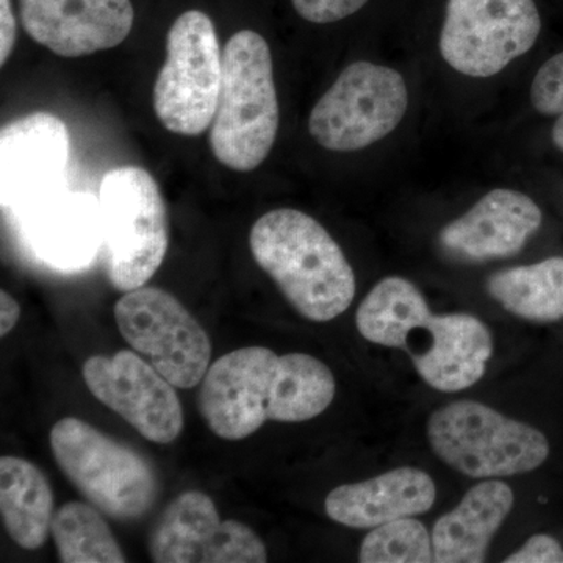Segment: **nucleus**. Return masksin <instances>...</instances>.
I'll return each mask as SVG.
<instances>
[{"mask_svg":"<svg viewBox=\"0 0 563 563\" xmlns=\"http://www.w3.org/2000/svg\"><path fill=\"white\" fill-rule=\"evenodd\" d=\"M21 317V307L16 299L7 291H0V336L13 331Z\"/></svg>","mask_w":563,"mask_h":563,"instance_id":"obj_28","label":"nucleus"},{"mask_svg":"<svg viewBox=\"0 0 563 563\" xmlns=\"http://www.w3.org/2000/svg\"><path fill=\"white\" fill-rule=\"evenodd\" d=\"M487 290L507 312L528 321L563 318V257L492 274Z\"/></svg>","mask_w":563,"mask_h":563,"instance_id":"obj_21","label":"nucleus"},{"mask_svg":"<svg viewBox=\"0 0 563 563\" xmlns=\"http://www.w3.org/2000/svg\"><path fill=\"white\" fill-rule=\"evenodd\" d=\"M70 157L68 128L60 118L36 111L0 132L2 206L22 213L62 190Z\"/></svg>","mask_w":563,"mask_h":563,"instance_id":"obj_14","label":"nucleus"},{"mask_svg":"<svg viewBox=\"0 0 563 563\" xmlns=\"http://www.w3.org/2000/svg\"><path fill=\"white\" fill-rule=\"evenodd\" d=\"M18 22L11 0H0V65H5L14 49Z\"/></svg>","mask_w":563,"mask_h":563,"instance_id":"obj_27","label":"nucleus"},{"mask_svg":"<svg viewBox=\"0 0 563 563\" xmlns=\"http://www.w3.org/2000/svg\"><path fill=\"white\" fill-rule=\"evenodd\" d=\"M335 391L331 368L313 355L247 346L207 369L198 406L214 435L236 442L266 421L313 420L331 406Z\"/></svg>","mask_w":563,"mask_h":563,"instance_id":"obj_1","label":"nucleus"},{"mask_svg":"<svg viewBox=\"0 0 563 563\" xmlns=\"http://www.w3.org/2000/svg\"><path fill=\"white\" fill-rule=\"evenodd\" d=\"M22 27L65 58L120 46L135 20L131 0H20Z\"/></svg>","mask_w":563,"mask_h":563,"instance_id":"obj_15","label":"nucleus"},{"mask_svg":"<svg viewBox=\"0 0 563 563\" xmlns=\"http://www.w3.org/2000/svg\"><path fill=\"white\" fill-rule=\"evenodd\" d=\"M114 320L122 339L174 387L188 390L202 383L210 368L209 333L172 292L128 291L114 306Z\"/></svg>","mask_w":563,"mask_h":563,"instance_id":"obj_10","label":"nucleus"},{"mask_svg":"<svg viewBox=\"0 0 563 563\" xmlns=\"http://www.w3.org/2000/svg\"><path fill=\"white\" fill-rule=\"evenodd\" d=\"M358 561L362 563H432V533L412 517L373 528L363 539Z\"/></svg>","mask_w":563,"mask_h":563,"instance_id":"obj_23","label":"nucleus"},{"mask_svg":"<svg viewBox=\"0 0 563 563\" xmlns=\"http://www.w3.org/2000/svg\"><path fill=\"white\" fill-rule=\"evenodd\" d=\"M152 562L265 563L268 551L254 529L221 520L202 492H185L161 515L150 537Z\"/></svg>","mask_w":563,"mask_h":563,"instance_id":"obj_12","label":"nucleus"},{"mask_svg":"<svg viewBox=\"0 0 563 563\" xmlns=\"http://www.w3.org/2000/svg\"><path fill=\"white\" fill-rule=\"evenodd\" d=\"M250 246L257 265L307 320L332 321L350 309L354 269L314 218L295 209L268 211L252 225Z\"/></svg>","mask_w":563,"mask_h":563,"instance_id":"obj_3","label":"nucleus"},{"mask_svg":"<svg viewBox=\"0 0 563 563\" xmlns=\"http://www.w3.org/2000/svg\"><path fill=\"white\" fill-rule=\"evenodd\" d=\"M512 488L498 479H484L463 496L454 510L443 515L432 531L437 563H481L493 537L512 512Z\"/></svg>","mask_w":563,"mask_h":563,"instance_id":"obj_19","label":"nucleus"},{"mask_svg":"<svg viewBox=\"0 0 563 563\" xmlns=\"http://www.w3.org/2000/svg\"><path fill=\"white\" fill-rule=\"evenodd\" d=\"M542 220V210L529 196L498 188L474 203L463 217L444 225L439 242L457 261H498L523 250Z\"/></svg>","mask_w":563,"mask_h":563,"instance_id":"obj_16","label":"nucleus"},{"mask_svg":"<svg viewBox=\"0 0 563 563\" xmlns=\"http://www.w3.org/2000/svg\"><path fill=\"white\" fill-rule=\"evenodd\" d=\"M553 143L559 151L563 152V114L554 122Z\"/></svg>","mask_w":563,"mask_h":563,"instance_id":"obj_29","label":"nucleus"},{"mask_svg":"<svg viewBox=\"0 0 563 563\" xmlns=\"http://www.w3.org/2000/svg\"><path fill=\"white\" fill-rule=\"evenodd\" d=\"M531 101L539 113L563 114V52L544 63L533 77Z\"/></svg>","mask_w":563,"mask_h":563,"instance_id":"obj_24","label":"nucleus"},{"mask_svg":"<svg viewBox=\"0 0 563 563\" xmlns=\"http://www.w3.org/2000/svg\"><path fill=\"white\" fill-rule=\"evenodd\" d=\"M428 439L446 465L473 479L531 473L550 455L539 429L468 399L437 409L428 421Z\"/></svg>","mask_w":563,"mask_h":563,"instance_id":"obj_7","label":"nucleus"},{"mask_svg":"<svg viewBox=\"0 0 563 563\" xmlns=\"http://www.w3.org/2000/svg\"><path fill=\"white\" fill-rule=\"evenodd\" d=\"M366 342L409 355L429 387L444 393L479 383L493 354L490 329L466 313H432L424 296L402 277H385L355 313Z\"/></svg>","mask_w":563,"mask_h":563,"instance_id":"obj_2","label":"nucleus"},{"mask_svg":"<svg viewBox=\"0 0 563 563\" xmlns=\"http://www.w3.org/2000/svg\"><path fill=\"white\" fill-rule=\"evenodd\" d=\"M51 448L66 479L113 520H139L154 506L158 477L151 462L90 422L74 417L55 422Z\"/></svg>","mask_w":563,"mask_h":563,"instance_id":"obj_5","label":"nucleus"},{"mask_svg":"<svg viewBox=\"0 0 563 563\" xmlns=\"http://www.w3.org/2000/svg\"><path fill=\"white\" fill-rule=\"evenodd\" d=\"M99 206L110 284L124 292L144 287L168 252V210L157 181L139 166L111 169L99 188Z\"/></svg>","mask_w":563,"mask_h":563,"instance_id":"obj_6","label":"nucleus"},{"mask_svg":"<svg viewBox=\"0 0 563 563\" xmlns=\"http://www.w3.org/2000/svg\"><path fill=\"white\" fill-rule=\"evenodd\" d=\"M369 0H291L303 20L313 24H332L357 13Z\"/></svg>","mask_w":563,"mask_h":563,"instance_id":"obj_25","label":"nucleus"},{"mask_svg":"<svg viewBox=\"0 0 563 563\" xmlns=\"http://www.w3.org/2000/svg\"><path fill=\"white\" fill-rule=\"evenodd\" d=\"M407 107L409 91L398 70L352 63L313 107L309 132L328 151L365 150L401 124Z\"/></svg>","mask_w":563,"mask_h":563,"instance_id":"obj_9","label":"nucleus"},{"mask_svg":"<svg viewBox=\"0 0 563 563\" xmlns=\"http://www.w3.org/2000/svg\"><path fill=\"white\" fill-rule=\"evenodd\" d=\"M99 509L80 501L63 504L52 520V537L63 563H124L120 543Z\"/></svg>","mask_w":563,"mask_h":563,"instance_id":"obj_22","label":"nucleus"},{"mask_svg":"<svg viewBox=\"0 0 563 563\" xmlns=\"http://www.w3.org/2000/svg\"><path fill=\"white\" fill-rule=\"evenodd\" d=\"M222 54L217 29L199 10L181 13L166 38V60L154 85V111L166 131L198 136L213 122Z\"/></svg>","mask_w":563,"mask_h":563,"instance_id":"obj_8","label":"nucleus"},{"mask_svg":"<svg viewBox=\"0 0 563 563\" xmlns=\"http://www.w3.org/2000/svg\"><path fill=\"white\" fill-rule=\"evenodd\" d=\"M88 390L150 442L173 443L184 429L174 385L132 351L92 355L81 368Z\"/></svg>","mask_w":563,"mask_h":563,"instance_id":"obj_13","label":"nucleus"},{"mask_svg":"<svg viewBox=\"0 0 563 563\" xmlns=\"http://www.w3.org/2000/svg\"><path fill=\"white\" fill-rule=\"evenodd\" d=\"M279 101L268 43L240 31L222 51V80L210 147L225 168L247 173L268 157L279 131Z\"/></svg>","mask_w":563,"mask_h":563,"instance_id":"obj_4","label":"nucleus"},{"mask_svg":"<svg viewBox=\"0 0 563 563\" xmlns=\"http://www.w3.org/2000/svg\"><path fill=\"white\" fill-rule=\"evenodd\" d=\"M435 498V483L428 473L402 466L363 483L333 488L324 506L325 514L335 523L352 529H373L388 521L426 514Z\"/></svg>","mask_w":563,"mask_h":563,"instance_id":"obj_18","label":"nucleus"},{"mask_svg":"<svg viewBox=\"0 0 563 563\" xmlns=\"http://www.w3.org/2000/svg\"><path fill=\"white\" fill-rule=\"evenodd\" d=\"M0 514L14 543L38 550L49 539L54 492L38 466L25 459H0Z\"/></svg>","mask_w":563,"mask_h":563,"instance_id":"obj_20","label":"nucleus"},{"mask_svg":"<svg viewBox=\"0 0 563 563\" xmlns=\"http://www.w3.org/2000/svg\"><path fill=\"white\" fill-rule=\"evenodd\" d=\"M542 31L533 0H448L440 54L463 76H496L532 49Z\"/></svg>","mask_w":563,"mask_h":563,"instance_id":"obj_11","label":"nucleus"},{"mask_svg":"<svg viewBox=\"0 0 563 563\" xmlns=\"http://www.w3.org/2000/svg\"><path fill=\"white\" fill-rule=\"evenodd\" d=\"M506 563H563L562 544L548 536L536 533L517 551L504 559Z\"/></svg>","mask_w":563,"mask_h":563,"instance_id":"obj_26","label":"nucleus"},{"mask_svg":"<svg viewBox=\"0 0 563 563\" xmlns=\"http://www.w3.org/2000/svg\"><path fill=\"white\" fill-rule=\"evenodd\" d=\"M21 214L33 250L55 268H80L102 247L101 206L87 192L60 190Z\"/></svg>","mask_w":563,"mask_h":563,"instance_id":"obj_17","label":"nucleus"}]
</instances>
